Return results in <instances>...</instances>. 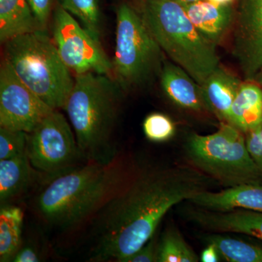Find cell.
Returning a JSON list of instances; mask_svg holds the SVG:
<instances>
[{
	"label": "cell",
	"instance_id": "cell-24",
	"mask_svg": "<svg viewBox=\"0 0 262 262\" xmlns=\"http://www.w3.org/2000/svg\"><path fill=\"white\" fill-rule=\"evenodd\" d=\"M146 137L153 142H165L173 137L175 125L171 119L162 113L150 114L143 122Z\"/></svg>",
	"mask_w": 262,
	"mask_h": 262
},
{
	"label": "cell",
	"instance_id": "cell-6",
	"mask_svg": "<svg viewBox=\"0 0 262 262\" xmlns=\"http://www.w3.org/2000/svg\"><path fill=\"white\" fill-rule=\"evenodd\" d=\"M194 168L226 187L262 183V173L248 152L245 134L227 122L210 135L193 134L186 146Z\"/></svg>",
	"mask_w": 262,
	"mask_h": 262
},
{
	"label": "cell",
	"instance_id": "cell-13",
	"mask_svg": "<svg viewBox=\"0 0 262 262\" xmlns=\"http://www.w3.org/2000/svg\"><path fill=\"white\" fill-rule=\"evenodd\" d=\"M198 208L213 211L234 209L262 211V183L228 187L220 192L204 190L189 200Z\"/></svg>",
	"mask_w": 262,
	"mask_h": 262
},
{
	"label": "cell",
	"instance_id": "cell-29",
	"mask_svg": "<svg viewBox=\"0 0 262 262\" xmlns=\"http://www.w3.org/2000/svg\"><path fill=\"white\" fill-rule=\"evenodd\" d=\"M38 253L30 246L20 247L18 252L15 253L13 261L15 262H37L39 261Z\"/></svg>",
	"mask_w": 262,
	"mask_h": 262
},
{
	"label": "cell",
	"instance_id": "cell-12",
	"mask_svg": "<svg viewBox=\"0 0 262 262\" xmlns=\"http://www.w3.org/2000/svg\"><path fill=\"white\" fill-rule=\"evenodd\" d=\"M187 213L189 220L213 233L243 234L262 239V211H213L196 207Z\"/></svg>",
	"mask_w": 262,
	"mask_h": 262
},
{
	"label": "cell",
	"instance_id": "cell-20",
	"mask_svg": "<svg viewBox=\"0 0 262 262\" xmlns=\"http://www.w3.org/2000/svg\"><path fill=\"white\" fill-rule=\"evenodd\" d=\"M24 213L18 207L6 205L0 210V261H13L21 247Z\"/></svg>",
	"mask_w": 262,
	"mask_h": 262
},
{
	"label": "cell",
	"instance_id": "cell-22",
	"mask_svg": "<svg viewBox=\"0 0 262 262\" xmlns=\"http://www.w3.org/2000/svg\"><path fill=\"white\" fill-rule=\"evenodd\" d=\"M199 257L179 230L167 229L158 244V262H198Z\"/></svg>",
	"mask_w": 262,
	"mask_h": 262
},
{
	"label": "cell",
	"instance_id": "cell-23",
	"mask_svg": "<svg viewBox=\"0 0 262 262\" xmlns=\"http://www.w3.org/2000/svg\"><path fill=\"white\" fill-rule=\"evenodd\" d=\"M58 5L78 18L82 27L98 40L101 36V12L98 0H58Z\"/></svg>",
	"mask_w": 262,
	"mask_h": 262
},
{
	"label": "cell",
	"instance_id": "cell-2",
	"mask_svg": "<svg viewBox=\"0 0 262 262\" xmlns=\"http://www.w3.org/2000/svg\"><path fill=\"white\" fill-rule=\"evenodd\" d=\"M132 166L114 158L87 164L49 179L35 201L38 215L48 225L72 230L94 219L120 189Z\"/></svg>",
	"mask_w": 262,
	"mask_h": 262
},
{
	"label": "cell",
	"instance_id": "cell-25",
	"mask_svg": "<svg viewBox=\"0 0 262 262\" xmlns=\"http://www.w3.org/2000/svg\"><path fill=\"white\" fill-rule=\"evenodd\" d=\"M27 133L0 127V160L27 153Z\"/></svg>",
	"mask_w": 262,
	"mask_h": 262
},
{
	"label": "cell",
	"instance_id": "cell-33",
	"mask_svg": "<svg viewBox=\"0 0 262 262\" xmlns=\"http://www.w3.org/2000/svg\"><path fill=\"white\" fill-rule=\"evenodd\" d=\"M173 1L177 2V3L182 5V6H184V5L192 4V3H196V2L200 1V0H173Z\"/></svg>",
	"mask_w": 262,
	"mask_h": 262
},
{
	"label": "cell",
	"instance_id": "cell-17",
	"mask_svg": "<svg viewBox=\"0 0 262 262\" xmlns=\"http://www.w3.org/2000/svg\"><path fill=\"white\" fill-rule=\"evenodd\" d=\"M39 172L33 168L27 152L0 160V203L10 205L28 192Z\"/></svg>",
	"mask_w": 262,
	"mask_h": 262
},
{
	"label": "cell",
	"instance_id": "cell-9",
	"mask_svg": "<svg viewBox=\"0 0 262 262\" xmlns=\"http://www.w3.org/2000/svg\"><path fill=\"white\" fill-rule=\"evenodd\" d=\"M53 37L62 61L76 75L88 72L108 75L113 72V63L100 40L60 5L53 14Z\"/></svg>",
	"mask_w": 262,
	"mask_h": 262
},
{
	"label": "cell",
	"instance_id": "cell-7",
	"mask_svg": "<svg viewBox=\"0 0 262 262\" xmlns=\"http://www.w3.org/2000/svg\"><path fill=\"white\" fill-rule=\"evenodd\" d=\"M163 53L144 21L127 3L117 10L114 79L124 91L144 85L161 72Z\"/></svg>",
	"mask_w": 262,
	"mask_h": 262
},
{
	"label": "cell",
	"instance_id": "cell-26",
	"mask_svg": "<svg viewBox=\"0 0 262 262\" xmlns=\"http://www.w3.org/2000/svg\"><path fill=\"white\" fill-rule=\"evenodd\" d=\"M245 139L248 152L262 173V120L245 134Z\"/></svg>",
	"mask_w": 262,
	"mask_h": 262
},
{
	"label": "cell",
	"instance_id": "cell-30",
	"mask_svg": "<svg viewBox=\"0 0 262 262\" xmlns=\"http://www.w3.org/2000/svg\"><path fill=\"white\" fill-rule=\"evenodd\" d=\"M220 254L213 244H208V246L201 253V261L203 262H217L220 261Z\"/></svg>",
	"mask_w": 262,
	"mask_h": 262
},
{
	"label": "cell",
	"instance_id": "cell-31",
	"mask_svg": "<svg viewBox=\"0 0 262 262\" xmlns=\"http://www.w3.org/2000/svg\"><path fill=\"white\" fill-rule=\"evenodd\" d=\"M214 4L220 5H232L234 0H208Z\"/></svg>",
	"mask_w": 262,
	"mask_h": 262
},
{
	"label": "cell",
	"instance_id": "cell-4",
	"mask_svg": "<svg viewBox=\"0 0 262 262\" xmlns=\"http://www.w3.org/2000/svg\"><path fill=\"white\" fill-rule=\"evenodd\" d=\"M141 15L163 53L198 84L220 66L216 46L196 29L182 5L144 0Z\"/></svg>",
	"mask_w": 262,
	"mask_h": 262
},
{
	"label": "cell",
	"instance_id": "cell-28",
	"mask_svg": "<svg viewBox=\"0 0 262 262\" xmlns=\"http://www.w3.org/2000/svg\"><path fill=\"white\" fill-rule=\"evenodd\" d=\"M158 244L154 235L140 249L126 258L125 262L158 261Z\"/></svg>",
	"mask_w": 262,
	"mask_h": 262
},
{
	"label": "cell",
	"instance_id": "cell-1",
	"mask_svg": "<svg viewBox=\"0 0 262 262\" xmlns=\"http://www.w3.org/2000/svg\"><path fill=\"white\" fill-rule=\"evenodd\" d=\"M211 182L194 166L133 167L94 218L91 261L125 262L155 235L170 208L208 190Z\"/></svg>",
	"mask_w": 262,
	"mask_h": 262
},
{
	"label": "cell",
	"instance_id": "cell-27",
	"mask_svg": "<svg viewBox=\"0 0 262 262\" xmlns=\"http://www.w3.org/2000/svg\"><path fill=\"white\" fill-rule=\"evenodd\" d=\"M31 13L42 30H46L53 8V0H27Z\"/></svg>",
	"mask_w": 262,
	"mask_h": 262
},
{
	"label": "cell",
	"instance_id": "cell-32",
	"mask_svg": "<svg viewBox=\"0 0 262 262\" xmlns=\"http://www.w3.org/2000/svg\"><path fill=\"white\" fill-rule=\"evenodd\" d=\"M252 81L257 83L258 85L261 86L262 88V70L258 72L257 75L255 76Z\"/></svg>",
	"mask_w": 262,
	"mask_h": 262
},
{
	"label": "cell",
	"instance_id": "cell-5",
	"mask_svg": "<svg viewBox=\"0 0 262 262\" xmlns=\"http://www.w3.org/2000/svg\"><path fill=\"white\" fill-rule=\"evenodd\" d=\"M4 44V58L18 78L53 110L63 108L75 80L46 30L19 34Z\"/></svg>",
	"mask_w": 262,
	"mask_h": 262
},
{
	"label": "cell",
	"instance_id": "cell-18",
	"mask_svg": "<svg viewBox=\"0 0 262 262\" xmlns=\"http://www.w3.org/2000/svg\"><path fill=\"white\" fill-rule=\"evenodd\" d=\"M261 120L262 88L253 81H245L231 106L227 123L246 134Z\"/></svg>",
	"mask_w": 262,
	"mask_h": 262
},
{
	"label": "cell",
	"instance_id": "cell-14",
	"mask_svg": "<svg viewBox=\"0 0 262 262\" xmlns=\"http://www.w3.org/2000/svg\"><path fill=\"white\" fill-rule=\"evenodd\" d=\"M160 78L164 93L179 108L193 113H210L201 84L182 67L164 61Z\"/></svg>",
	"mask_w": 262,
	"mask_h": 262
},
{
	"label": "cell",
	"instance_id": "cell-19",
	"mask_svg": "<svg viewBox=\"0 0 262 262\" xmlns=\"http://www.w3.org/2000/svg\"><path fill=\"white\" fill-rule=\"evenodd\" d=\"M40 29L29 9L27 0H0V41Z\"/></svg>",
	"mask_w": 262,
	"mask_h": 262
},
{
	"label": "cell",
	"instance_id": "cell-3",
	"mask_svg": "<svg viewBox=\"0 0 262 262\" xmlns=\"http://www.w3.org/2000/svg\"><path fill=\"white\" fill-rule=\"evenodd\" d=\"M63 110L82 158L108 163L116 158L113 138L124 91L116 80L95 72L77 75Z\"/></svg>",
	"mask_w": 262,
	"mask_h": 262
},
{
	"label": "cell",
	"instance_id": "cell-11",
	"mask_svg": "<svg viewBox=\"0 0 262 262\" xmlns=\"http://www.w3.org/2000/svg\"><path fill=\"white\" fill-rule=\"evenodd\" d=\"M233 55L245 81H252L262 70V0H239Z\"/></svg>",
	"mask_w": 262,
	"mask_h": 262
},
{
	"label": "cell",
	"instance_id": "cell-21",
	"mask_svg": "<svg viewBox=\"0 0 262 262\" xmlns=\"http://www.w3.org/2000/svg\"><path fill=\"white\" fill-rule=\"evenodd\" d=\"M206 241L213 244L227 261L262 262V246L259 245L222 235V233L210 234Z\"/></svg>",
	"mask_w": 262,
	"mask_h": 262
},
{
	"label": "cell",
	"instance_id": "cell-16",
	"mask_svg": "<svg viewBox=\"0 0 262 262\" xmlns=\"http://www.w3.org/2000/svg\"><path fill=\"white\" fill-rule=\"evenodd\" d=\"M243 82L219 66L201 84L210 113L221 122H228L229 112Z\"/></svg>",
	"mask_w": 262,
	"mask_h": 262
},
{
	"label": "cell",
	"instance_id": "cell-10",
	"mask_svg": "<svg viewBox=\"0 0 262 262\" xmlns=\"http://www.w3.org/2000/svg\"><path fill=\"white\" fill-rule=\"evenodd\" d=\"M54 110L18 78L4 58L0 68V127L30 133Z\"/></svg>",
	"mask_w": 262,
	"mask_h": 262
},
{
	"label": "cell",
	"instance_id": "cell-15",
	"mask_svg": "<svg viewBox=\"0 0 262 262\" xmlns=\"http://www.w3.org/2000/svg\"><path fill=\"white\" fill-rule=\"evenodd\" d=\"M183 7L196 29L215 46L234 22L235 15L232 5H220L200 0Z\"/></svg>",
	"mask_w": 262,
	"mask_h": 262
},
{
	"label": "cell",
	"instance_id": "cell-8",
	"mask_svg": "<svg viewBox=\"0 0 262 262\" xmlns=\"http://www.w3.org/2000/svg\"><path fill=\"white\" fill-rule=\"evenodd\" d=\"M27 152L33 168L49 179L80 166L84 160L72 127L58 110L27 133Z\"/></svg>",
	"mask_w": 262,
	"mask_h": 262
}]
</instances>
